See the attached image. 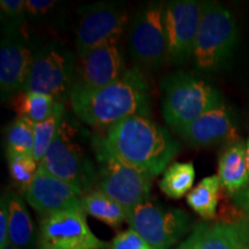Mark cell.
<instances>
[{
	"label": "cell",
	"mask_w": 249,
	"mask_h": 249,
	"mask_svg": "<svg viewBox=\"0 0 249 249\" xmlns=\"http://www.w3.org/2000/svg\"><path fill=\"white\" fill-rule=\"evenodd\" d=\"M149 86L138 67L126 71L124 75L103 88L95 90L73 87L70 102L74 113L83 123L98 130L133 116H149Z\"/></svg>",
	"instance_id": "cell-1"
},
{
	"label": "cell",
	"mask_w": 249,
	"mask_h": 249,
	"mask_svg": "<svg viewBox=\"0 0 249 249\" xmlns=\"http://www.w3.org/2000/svg\"><path fill=\"white\" fill-rule=\"evenodd\" d=\"M104 136L120 160L150 179L165 172L180 149L169 130L147 116L127 118Z\"/></svg>",
	"instance_id": "cell-2"
},
{
	"label": "cell",
	"mask_w": 249,
	"mask_h": 249,
	"mask_svg": "<svg viewBox=\"0 0 249 249\" xmlns=\"http://www.w3.org/2000/svg\"><path fill=\"white\" fill-rule=\"evenodd\" d=\"M239 39L238 24L222 4L203 1L193 62L201 73H217L232 57Z\"/></svg>",
	"instance_id": "cell-3"
},
{
	"label": "cell",
	"mask_w": 249,
	"mask_h": 249,
	"mask_svg": "<svg viewBox=\"0 0 249 249\" xmlns=\"http://www.w3.org/2000/svg\"><path fill=\"white\" fill-rule=\"evenodd\" d=\"M164 120L177 132L205 112L225 104L216 87L185 71H177L161 82Z\"/></svg>",
	"instance_id": "cell-4"
},
{
	"label": "cell",
	"mask_w": 249,
	"mask_h": 249,
	"mask_svg": "<svg viewBox=\"0 0 249 249\" xmlns=\"http://www.w3.org/2000/svg\"><path fill=\"white\" fill-rule=\"evenodd\" d=\"M91 147L97 161L99 191L128 210L150 200L151 179L120 160L108 147L104 135L95 134Z\"/></svg>",
	"instance_id": "cell-5"
},
{
	"label": "cell",
	"mask_w": 249,
	"mask_h": 249,
	"mask_svg": "<svg viewBox=\"0 0 249 249\" xmlns=\"http://www.w3.org/2000/svg\"><path fill=\"white\" fill-rule=\"evenodd\" d=\"M77 61L70 50L50 43L34 53L24 91L45 93L65 105L75 85Z\"/></svg>",
	"instance_id": "cell-6"
},
{
	"label": "cell",
	"mask_w": 249,
	"mask_h": 249,
	"mask_svg": "<svg viewBox=\"0 0 249 249\" xmlns=\"http://www.w3.org/2000/svg\"><path fill=\"white\" fill-rule=\"evenodd\" d=\"M75 134L76 129L66 120H62L39 165L49 173L76 187L86 195L93 191V185L97 182V171L82 145L76 141Z\"/></svg>",
	"instance_id": "cell-7"
},
{
	"label": "cell",
	"mask_w": 249,
	"mask_h": 249,
	"mask_svg": "<svg viewBox=\"0 0 249 249\" xmlns=\"http://www.w3.org/2000/svg\"><path fill=\"white\" fill-rule=\"evenodd\" d=\"M165 1H150L136 12L129 29V52L134 60L147 68H156L167 61L164 27Z\"/></svg>",
	"instance_id": "cell-8"
},
{
	"label": "cell",
	"mask_w": 249,
	"mask_h": 249,
	"mask_svg": "<svg viewBox=\"0 0 249 249\" xmlns=\"http://www.w3.org/2000/svg\"><path fill=\"white\" fill-rule=\"evenodd\" d=\"M127 223L154 248L171 249L188 231L191 219L183 210L148 200L129 210Z\"/></svg>",
	"instance_id": "cell-9"
},
{
	"label": "cell",
	"mask_w": 249,
	"mask_h": 249,
	"mask_svg": "<svg viewBox=\"0 0 249 249\" xmlns=\"http://www.w3.org/2000/svg\"><path fill=\"white\" fill-rule=\"evenodd\" d=\"M126 22V7L120 2L103 1L83 7L75 33L79 57L102 45L118 44Z\"/></svg>",
	"instance_id": "cell-10"
},
{
	"label": "cell",
	"mask_w": 249,
	"mask_h": 249,
	"mask_svg": "<svg viewBox=\"0 0 249 249\" xmlns=\"http://www.w3.org/2000/svg\"><path fill=\"white\" fill-rule=\"evenodd\" d=\"M39 249H111V244L93 234L85 210L49 214L39 224Z\"/></svg>",
	"instance_id": "cell-11"
},
{
	"label": "cell",
	"mask_w": 249,
	"mask_h": 249,
	"mask_svg": "<svg viewBox=\"0 0 249 249\" xmlns=\"http://www.w3.org/2000/svg\"><path fill=\"white\" fill-rule=\"evenodd\" d=\"M202 8L203 1L197 0H172L165 5L167 61L171 64L182 65L193 59Z\"/></svg>",
	"instance_id": "cell-12"
},
{
	"label": "cell",
	"mask_w": 249,
	"mask_h": 249,
	"mask_svg": "<svg viewBox=\"0 0 249 249\" xmlns=\"http://www.w3.org/2000/svg\"><path fill=\"white\" fill-rule=\"evenodd\" d=\"M26 201L44 216L62 211L83 210L80 189L38 166L35 178L23 193Z\"/></svg>",
	"instance_id": "cell-13"
},
{
	"label": "cell",
	"mask_w": 249,
	"mask_h": 249,
	"mask_svg": "<svg viewBox=\"0 0 249 249\" xmlns=\"http://www.w3.org/2000/svg\"><path fill=\"white\" fill-rule=\"evenodd\" d=\"M31 50L18 33H5L0 46V90L1 99L14 97L22 91L29 77L34 59Z\"/></svg>",
	"instance_id": "cell-14"
},
{
	"label": "cell",
	"mask_w": 249,
	"mask_h": 249,
	"mask_svg": "<svg viewBox=\"0 0 249 249\" xmlns=\"http://www.w3.org/2000/svg\"><path fill=\"white\" fill-rule=\"evenodd\" d=\"M124 71L117 43L102 45L80 58L74 87L87 90L103 88L119 80Z\"/></svg>",
	"instance_id": "cell-15"
},
{
	"label": "cell",
	"mask_w": 249,
	"mask_h": 249,
	"mask_svg": "<svg viewBox=\"0 0 249 249\" xmlns=\"http://www.w3.org/2000/svg\"><path fill=\"white\" fill-rule=\"evenodd\" d=\"M178 133L193 147H209L222 142L238 141L234 118L225 104L205 112Z\"/></svg>",
	"instance_id": "cell-16"
},
{
	"label": "cell",
	"mask_w": 249,
	"mask_h": 249,
	"mask_svg": "<svg viewBox=\"0 0 249 249\" xmlns=\"http://www.w3.org/2000/svg\"><path fill=\"white\" fill-rule=\"evenodd\" d=\"M188 241L195 249H249V224H200Z\"/></svg>",
	"instance_id": "cell-17"
},
{
	"label": "cell",
	"mask_w": 249,
	"mask_h": 249,
	"mask_svg": "<svg viewBox=\"0 0 249 249\" xmlns=\"http://www.w3.org/2000/svg\"><path fill=\"white\" fill-rule=\"evenodd\" d=\"M218 178L231 194L241 193L249 183L246 145L240 140L229 143L218 161Z\"/></svg>",
	"instance_id": "cell-18"
},
{
	"label": "cell",
	"mask_w": 249,
	"mask_h": 249,
	"mask_svg": "<svg viewBox=\"0 0 249 249\" xmlns=\"http://www.w3.org/2000/svg\"><path fill=\"white\" fill-rule=\"evenodd\" d=\"M82 208L86 213L111 227H118L124 222H128L129 210L99 189H93L83 196Z\"/></svg>",
	"instance_id": "cell-19"
},
{
	"label": "cell",
	"mask_w": 249,
	"mask_h": 249,
	"mask_svg": "<svg viewBox=\"0 0 249 249\" xmlns=\"http://www.w3.org/2000/svg\"><path fill=\"white\" fill-rule=\"evenodd\" d=\"M9 245L23 249L35 241V227L23 201L18 195L9 196Z\"/></svg>",
	"instance_id": "cell-20"
},
{
	"label": "cell",
	"mask_w": 249,
	"mask_h": 249,
	"mask_svg": "<svg viewBox=\"0 0 249 249\" xmlns=\"http://www.w3.org/2000/svg\"><path fill=\"white\" fill-rule=\"evenodd\" d=\"M59 105L51 96L35 91L22 90L13 97V107L18 117L26 118L33 124L48 120L53 116Z\"/></svg>",
	"instance_id": "cell-21"
},
{
	"label": "cell",
	"mask_w": 249,
	"mask_h": 249,
	"mask_svg": "<svg viewBox=\"0 0 249 249\" xmlns=\"http://www.w3.org/2000/svg\"><path fill=\"white\" fill-rule=\"evenodd\" d=\"M222 183L218 176H210L202 179L195 188L187 195V204L205 219L214 217L218 205V194Z\"/></svg>",
	"instance_id": "cell-22"
},
{
	"label": "cell",
	"mask_w": 249,
	"mask_h": 249,
	"mask_svg": "<svg viewBox=\"0 0 249 249\" xmlns=\"http://www.w3.org/2000/svg\"><path fill=\"white\" fill-rule=\"evenodd\" d=\"M195 180V169L191 161L173 163L165 170L160 180V191L171 198L182 197L192 189Z\"/></svg>",
	"instance_id": "cell-23"
},
{
	"label": "cell",
	"mask_w": 249,
	"mask_h": 249,
	"mask_svg": "<svg viewBox=\"0 0 249 249\" xmlns=\"http://www.w3.org/2000/svg\"><path fill=\"white\" fill-rule=\"evenodd\" d=\"M35 132L34 124L22 117H17L6 132V156H34Z\"/></svg>",
	"instance_id": "cell-24"
},
{
	"label": "cell",
	"mask_w": 249,
	"mask_h": 249,
	"mask_svg": "<svg viewBox=\"0 0 249 249\" xmlns=\"http://www.w3.org/2000/svg\"><path fill=\"white\" fill-rule=\"evenodd\" d=\"M65 105H59L57 111L51 118L42 123L34 124V132H35V149H34V158L37 163H40L46 151L53 141L55 134L58 132L62 120H64Z\"/></svg>",
	"instance_id": "cell-25"
},
{
	"label": "cell",
	"mask_w": 249,
	"mask_h": 249,
	"mask_svg": "<svg viewBox=\"0 0 249 249\" xmlns=\"http://www.w3.org/2000/svg\"><path fill=\"white\" fill-rule=\"evenodd\" d=\"M7 161L12 180L24 193L35 178L39 164L34 156L28 155H8Z\"/></svg>",
	"instance_id": "cell-26"
},
{
	"label": "cell",
	"mask_w": 249,
	"mask_h": 249,
	"mask_svg": "<svg viewBox=\"0 0 249 249\" xmlns=\"http://www.w3.org/2000/svg\"><path fill=\"white\" fill-rule=\"evenodd\" d=\"M0 8L2 22L6 23V33H18L27 15L26 0H1Z\"/></svg>",
	"instance_id": "cell-27"
},
{
	"label": "cell",
	"mask_w": 249,
	"mask_h": 249,
	"mask_svg": "<svg viewBox=\"0 0 249 249\" xmlns=\"http://www.w3.org/2000/svg\"><path fill=\"white\" fill-rule=\"evenodd\" d=\"M111 249H156L144 240L138 232L129 229L116 235L111 242Z\"/></svg>",
	"instance_id": "cell-28"
},
{
	"label": "cell",
	"mask_w": 249,
	"mask_h": 249,
	"mask_svg": "<svg viewBox=\"0 0 249 249\" xmlns=\"http://www.w3.org/2000/svg\"><path fill=\"white\" fill-rule=\"evenodd\" d=\"M57 5V1H50V0H27V15L33 18H46L52 13Z\"/></svg>",
	"instance_id": "cell-29"
},
{
	"label": "cell",
	"mask_w": 249,
	"mask_h": 249,
	"mask_svg": "<svg viewBox=\"0 0 249 249\" xmlns=\"http://www.w3.org/2000/svg\"><path fill=\"white\" fill-rule=\"evenodd\" d=\"M9 196L11 195L6 193L0 202V249H4L9 246Z\"/></svg>",
	"instance_id": "cell-30"
},
{
	"label": "cell",
	"mask_w": 249,
	"mask_h": 249,
	"mask_svg": "<svg viewBox=\"0 0 249 249\" xmlns=\"http://www.w3.org/2000/svg\"><path fill=\"white\" fill-rule=\"evenodd\" d=\"M238 202H239V204L241 205L242 209H244L246 213L249 214V187L239 194Z\"/></svg>",
	"instance_id": "cell-31"
},
{
	"label": "cell",
	"mask_w": 249,
	"mask_h": 249,
	"mask_svg": "<svg viewBox=\"0 0 249 249\" xmlns=\"http://www.w3.org/2000/svg\"><path fill=\"white\" fill-rule=\"evenodd\" d=\"M177 249H195V248L193 247L191 242H189V241H188V239H187L186 241H183L182 244H180V245H179V247L177 248Z\"/></svg>",
	"instance_id": "cell-32"
},
{
	"label": "cell",
	"mask_w": 249,
	"mask_h": 249,
	"mask_svg": "<svg viewBox=\"0 0 249 249\" xmlns=\"http://www.w3.org/2000/svg\"><path fill=\"white\" fill-rule=\"evenodd\" d=\"M246 160H247L248 171H249V138L247 140V143H246Z\"/></svg>",
	"instance_id": "cell-33"
},
{
	"label": "cell",
	"mask_w": 249,
	"mask_h": 249,
	"mask_svg": "<svg viewBox=\"0 0 249 249\" xmlns=\"http://www.w3.org/2000/svg\"><path fill=\"white\" fill-rule=\"evenodd\" d=\"M4 249H20V248L15 247V246H12V245H9V246H7V247L4 248Z\"/></svg>",
	"instance_id": "cell-34"
}]
</instances>
